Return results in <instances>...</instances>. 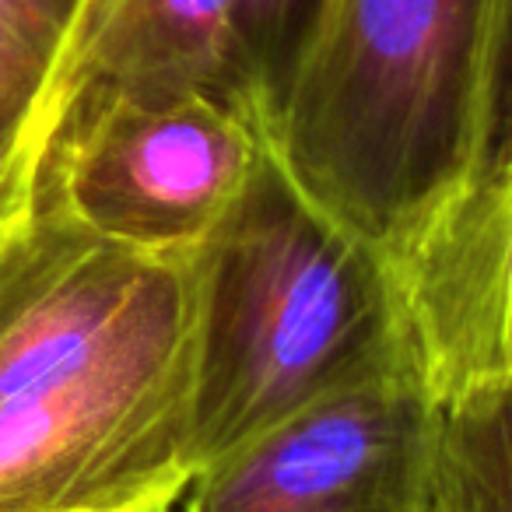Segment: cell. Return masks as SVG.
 <instances>
[{
  "instance_id": "obj_1",
  "label": "cell",
  "mask_w": 512,
  "mask_h": 512,
  "mask_svg": "<svg viewBox=\"0 0 512 512\" xmlns=\"http://www.w3.org/2000/svg\"><path fill=\"white\" fill-rule=\"evenodd\" d=\"M197 481L193 256L0 204V512H172Z\"/></svg>"
},
{
  "instance_id": "obj_2",
  "label": "cell",
  "mask_w": 512,
  "mask_h": 512,
  "mask_svg": "<svg viewBox=\"0 0 512 512\" xmlns=\"http://www.w3.org/2000/svg\"><path fill=\"white\" fill-rule=\"evenodd\" d=\"M512 0H316L267 106V148L400 271L505 158Z\"/></svg>"
},
{
  "instance_id": "obj_3",
  "label": "cell",
  "mask_w": 512,
  "mask_h": 512,
  "mask_svg": "<svg viewBox=\"0 0 512 512\" xmlns=\"http://www.w3.org/2000/svg\"><path fill=\"white\" fill-rule=\"evenodd\" d=\"M407 341L397 267L323 214L267 148L193 253L197 474Z\"/></svg>"
},
{
  "instance_id": "obj_4",
  "label": "cell",
  "mask_w": 512,
  "mask_h": 512,
  "mask_svg": "<svg viewBox=\"0 0 512 512\" xmlns=\"http://www.w3.org/2000/svg\"><path fill=\"white\" fill-rule=\"evenodd\" d=\"M267 151L249 102L197 88H81L36 179L102 239L193 256L242 197Z\"/></svg>"
},
{
  "instance_id": "obj_5",
  "label": "cell",
  "mask_w": 512,
  "mask_h": 512,
  "mask_svg": "<svg viewBox=\"0 0 512 512\" xmlns=\"http://www.w3.org/2000/svg\"><path fill=\"white\" fill-rule=\"evenodd\" d=\"M439 425L407 341L200 470L186 512H428Z\"/></svg>"
},
{
  "instance_id": "obj_6",
  "label": "cell",
  "mask_w": 512,
  "mask_h": 512,
  "mask_svg": "<svg viewBox=\"0 0 512 512\" xmlns=\"http://www.w3.org/2000/svg\"><path fill=\"white\" fill-rule=\"evenodd\" d=\"M397 274L407 334L439 404L512 379V151Z\"/></svg>"
},
{
  "instance_id": "obj_7",
  "label": "cell",
  "mask_w": 512,
  "mask_h": 512,
  "mask_svg": "<svg viewBox=\"0 0 512 512\" xmlns=\"http://www.w3.org/2000/svg\"><path fill=\"white\" fill-rule=\"evenodd\" d=\"M246 15L249 0H88L57 120L81 88H197L249 102L267 120Z\"/></svg>"
},
{
  "instance_id": "obj_8",
  "label": "cell",
  "mask_w": 512,
  "mask_h": 512,
  "mask_svg": "<svg viewBox=\"0 0 512 512\" xmlns=\"http://www.w3.org/2000/svg\"><path fill=\"white\" fill-rule=\"evenodd\" d=\"M88 0H0V123L36 172Z\"/></svg>"
},
{
  "instance_id": "obj_9",
  "label": "cell",
  "mask_w": 512,
  "mask_h": 512,
  "mask_svg": "<svg viewBox=\"0 0 512 512\" xmlns=\"http://www.w3.org/2000/svg\"><path fill=\"white\" fill-rule=\"evenodd\" d=\"M428 512H512V379L442 404Z\"/></svg>"
},
{
  "instance_id": "obj_10",
  "label": "cell",
  "mask_w": 512,
  "mask_h": 512,
  "mask_svg": "<svg viewBox=\"0 0 512 512\" xmlns=\"http://www.w3.org/2000/svg\"><path fill=\"white\" fill-rule=\"evenodd\" d=\"M313 4L316 0H249V46H253L256 67L264 74L267 106H271L281 67H285Z\"/></svg>"
},
{
  "instance_id": "obj_11",
  "label": "cell",
  "mask_w": 512,
  "mask_h": 512,
  "mask_svg": "<svg viewBox=\"0 0 512 512\" xmlns=\"http://www.w3.org/2000/svg\"><path fill=\"white\" fill-rule=\"evenodd\" d=\"M32 172L25 169V158L22 151H18L15 137L4 130V123H0V200L15 197V193L29 190L32 186Z\"/></svg>"
},
{
  "instance_id": "obj_12",
  "label": "cell",
  "mask_w": 512,
  "mask_h": 512,
  "mask_svg": "<svg viewBox=\"0 0 512 512\" xmlns=\"http://www.w3.org/2000/svg\"><path fill=\"white\" fill-rule=\"evenodd\" d=\"M512 151V123H509V144H505V155Z\"/></svg>"
}]
</instances>
